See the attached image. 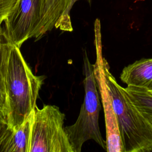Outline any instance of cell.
Segmentation results:
<instances>
[{"instance_id": "obj_15", "label": "cell", "mask_w": 152, "mask_h": 152, "mask_svg": "<svg viewBox=\"0 0 152 152\" xmlns=\"http://www.w3.org/2000/svg\"><path fill=\"white\" fill-rule=\"evenodd\" d=\"M2 23H0V48L1 47V44L2 42V39H3V36H2V28L1 27V24Z\"/></svg>"}, {"instance_id": "obj_11", "label": "cell", "mask_w": 152, "mask_h": 152, "mask_svg": "<svg viewBox=\"0 0 152 152\" xmlns=\"http://www.w3.org/2000/svg\"><path fill=\"white\" fill-rule=\"evenodd\" d=\"M17 2V0H0V23L4 22Z\"/></svg>"}, {"instance_id": "obj_16", "label": "cell", "mask_w": 152, "mask_h": 152, "mask_svg": "<svg viewBox=\"0 0 152 152\" xmlns=\"http://www.w3.org/2000/svg\"><path fill=\"white\" fill-rule=\"evenodd\" d=\"M77 1H79V0H72L71 1V8H72V7L73 6V5ZM89 3L91 2V0H87Z\"/></svg>"}, {"instance_id": "obj_8", "label": "cell", "mask_w": 152, "mask_h": 152, "mask_svg": "<svg viewBox=\"0 0 152 152\" xmlns=\"http://www.w3.org/2000/svg\"><path fill=\"white\" fill-rule=\"evenodd\" d=\"M72 0H53L50 9L42 25L40 36H43L53 28L72 31L70 11Z\"/></svg>"}, {"instance_id": "obj_1", "label": "cell", "mask_w": 152, "mask_h": 152, "mask_svg": "<svg viewBox=\"0 0 152 152\" xmlns=\"http://www.w3.org/2000/svg\"><path fill=\"white\" fill-rule=\"evenodd\" d=\"M4 40L0 48V72L6 93L5 118L8 128L14 129L19 127L37 106L45 77L33 73L20 48Z\"/></svg>"}, {"instance_id": "obj_12", "label": "cell", "mask_w": 152, "mask_h": 152, "mask_svg": "<svg viewBox=\"0 0 152 152\" xmlns=\"http://www.w3.org/2000/svg\"><path fill=\"white\" fill-rule=\"evenodd\" d=\"M6 106L5 90L3 78L0 72V113H1L5 118L6 115Z\"/></svg>"}, {"instance_id": "obj_7", "label": "cell", "mask_w": 152, "mask_h": 152, "mask_svg": "<svg viewBox=\"0 0 152 152\" xmlns=\"http://www.w3.org/2000/svg\"><path fill=\"white\" fill-rule=\"evenodd\" d=\"M120 78L128 86L152 91V58H142L126 66Z\"/></svg>"}, {"instance_id": "obj_14", "label": "cell", "mask_w": 152, "mask_h": 152, "mask_svg": "<svg viewBox=\"0 0 152 152\" xmlns=\"http://www.w3.org/2000/svg\"><path fill=\"white\" fill-rule=\"evenodd\" d=\"M52 2H53V0H45V15H44V18H43V21H42V27H41V30H42V25H43V23L44 22V20L45 19V18L46 17L50 9V7L52 6ZM40 33H41V30H40ZM41 37V36H40Z\"/></svg>"}, {"instance_id": "obj_3", "label": "cell", "mask_w": 152, "mask_h": 152, "mask_svg": "<svg viewBox=\"0 0 152 152\" xmlns=\"http://www.w3.org/2000/svg\"><path fill=\"white\" fill-rule=\"evenodd\" d=\"M83 81L85 95L79 115L75 123L65 127L73 152H80L83 144L90 140H94L106 150V141L101 135L99 125L101 109L98 90L94 77L93 64H91L87 52L83 58Z\"/></svg>"}, {"instance_id": "obj_4", "label": "cell", "mask_w": 152, "mask_h": 152, "mask_svg": "<svg viewBox=\"0 0 152 152\" xmlns=\"http://www.w3.org/2000/svg\"><path fill=\"white\" fill-rule=\"evenodd\" d=\"M65 114L55 105L35 107L28 152H73L64 127Z\"/></svg>"}, {"instance_id": "obj_5", "label": "cell", "mask_w": 152, "mask_h": 152, "mask_svg": "<svg viewBox=\"0 0 152 152\" xmlns=\"http://www.w3.org/2000/svg\"><path fill=\"white\" fill-rule=\"evenodd\" d=\"M45 11V0H17L5 18L3 39L20 48L30 38L40 37Z\"/></svg>"}, {"instance_id": "obj_9", "label": "cell", "mask_w": 152, "mask_h": 152, "mask_svg": "<svg viewBox=\"0 0 152 152\" xmlns=\"http://www.w3.org/2000/svg\"><path fill=\"white\" fill-rule=\"evenodd\" d=\"M32 113L19 127L8 128L0 141V152H28Z\"/></svg>"}, {"instance_id": "obj_2", "label": "cell", "mask_w": 152, "mask_h": 152, "mask_svg": "<svg viewBox=\"0 0 152 152\" xmlns=\"http://www.w3.org/2000/svg\"><path fill=\"white\" fill-rule=\"evenodd\" d=\"M103 71L117 117L124 152L152 151V124L134 104L125 88L118 83L105 58Z\"/></svg>"}, {"instance_id": "obj_17", "label": "cell", "mask_w": 152, "mask_h": 152, "mask_svg": "<svg viewBox=\"0 0 152 152\" xmlns=\"http://www.w3.org/2000/svg\"><path fill=\"white\" fill-rule=\"evenodd\" d=\"M150 91V92H151V93H152V91Z\"/></svg>"}, {"instance_id": "obj_10", "label": "cell", "mask_w": 152, "mask_h": 152, "mask_svg": "<svg viewBox=\"0 0 152 152\" xmlns=\"http://www.w3.org/2000/svg\"><path fill=\"white\" fill-rule=\"evenodd\" d=\"M125 90L129 97L151 123L152 122V93L144 88L127 86Z\"/></svg>"}, {"instance_id": "obj_6", "label": "cell", "mask_w": 152, "mask_h": 152, "mask_svg": "<svg viewBox=\"0 0 152 152\" xmlns=\"http://www.w3.org/2000/svg\"><path fill=\"white\" fill-rule=\"evenodd\" d=\"M94 45L96 59L93 64L94 73L101 101L103 107L106 132V150L108 152H124L117 117L114 110L112 97L109 91L103 71L104 58L102 54L101 24L99 19L94 21Z\"/></svg>"}, {"instance_id": "obj_13", "label": "cell", "mask_w": 152, "mask_h": 152, "mask_svg": "<svg viewBox=\"0 0 152 152\" xmlns=\"http://www.w3.org/2000/svg\"><path fill=\"white\" fill-rule=\"evenodd\" d=\"M8 129V125L5 118L0 113V141L5 135L7 129Z\"/></svg>"}, {"instance_id": "obj_18", "label": "cell", "mask_w": 152, "mask_h": 152, "mask_svg": "<svg viewBox=\"0 0 152 152\" xmlns=\"http://www.w3.org/2000/svg\"><path fill=\"white\" fill-rule=\"evenodd\" d=\"M151 124H152V122H151Z\"/></svg>"}]
</instances>
